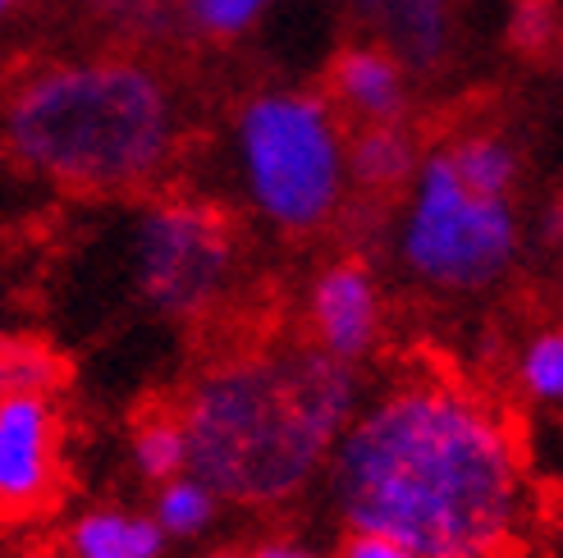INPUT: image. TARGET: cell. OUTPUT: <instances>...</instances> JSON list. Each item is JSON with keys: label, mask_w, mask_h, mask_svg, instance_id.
<instances>
[{"label": "cell", "mask_w": 563, "mask_h": 558, "mask_svg": "<svg viewBox=\"0 0 563 558\" xmlns=\"http://www.w3.org/2000/svg\"><path fill=\"white\" fill-rule=\"evenodd\" d=\"M325 462L353 532L394 536L421 558H499L518 532L514 444L449 384H404L349 416Z\"/></svg>", "instance_id": "1"}, {"label": "cell", "mask_w": 563, "mask_h": 558, "mask_svg": "<svg viewBox=\"0 0 563 558\" xmlns=\"http://www.w3.org/2000/svg\"><path fill=\"white\" fill-rule=\"evenodd\" d=\"M357 403L344 357L279 348L211 371L184 403L188 467L234 504H275L312 481Z\"/></svg>", "instance_id": "2"}, {"label": "cell", "mask_w": 563, "mask_h": 558, "mask_svg": "<svg viewBox=\"0 0 563 558\" xmlns=\"http://www.w3.org/2000/svg\"><path fill=\"white\" fill-rule=\"evenodd\" d=\"M175 97L147 65L78 60L27 78L5 105L19 165L78 192L147 183L175 152Z\"/></svg>", "instance_id": "3"}, {"label": "cell", "mask_w": 563, "mask_h": 558, "mask_svg": "<svg viewBox=\"0 0 563 558\" xmlns=\"http://www.w3.org/2000/svg\"><path fill=\"white\" fill-rule=\"evenodd\" d=\"M239 160L257 211L294 234L325 225L349 183L344 133L307 92L252 97L239 115Z\"/></svg>", "instance_id": "4"}, {"label": "cell", "mask_w": 563, "mask_h": 558, "mask_svg": "<svg viewBox=\"0 0 563 558\" xmlns=\"http://www.w3.org/2000/svg\"><path fill=\"white\" fill-rule=\"evenodd\" d=\"M399 253L408 270L440 289H486L518 257V220L509 198L463 183L449 152L417 165Z\"/></svg>", "instance_id": "5"}, {"label": "cell", "mask_w": 563, "mask_h": 558, "mask_svg": "<svg viewBox=\"0 0 563 558\" xmlns=\"http://www.w3.org/2000/svg\"><path fill=\"white\" fill-rule=\"evenodd\" d=\"M133 266L137 284L161 312H197L230 279L234 243L216 211L192 202H165L137 220Z\"/></svg>", "instance_id": "6"}, {"label": "cell", "mask_w": 563, "mask_h": 558, "mask_svg": "<svg viewBox=\"0 0 563 558\" xmlns=\"http://www.w3.org/2000/svg\"><path fill=\"white\" fill-rule=\"evenodd\" d=\"M55 494V412L37 394L0 399V517L37 513Z\"/></svg>", "instance_id": "7"}, {"label": "cell", "mask_w": 563, "mask_h": 558, "mask_svg": "<svg viewBox=\"0 0 563 558\" xmlns=\"http://www.w3.org/2000/svg\"><path fill=\"white\" fill-rule=\"evenodd\" d=\"M349 10L376 33V42L404 69L431 74L454 42V5L449 0H349Z\"/></svg>", "instance_id": "8"}, {"label": "cell", "mask_w": 563, "mask_h": 558, "mask_svg": "<svg viewBox=\"0 0 563 558\" xmlns=\"http://www.w3.org/2000/svg\"><path fill=\"white\" fill-rule=\"evenodd\" d=\"M312 325H317L321 348L344 357V361H353L372 348L376 325H380V298H376L372 275L357 261H340L317 279Z\"/></svg>", "instance_id": "9"}, {"label": "cell", "mask_w": 563, "mask_h": 558, "mask_svg": "<svg viewBox=\"0 0 563 558\" xmlns=\"http://www.w3.org/2000/svg\"><path fill=\"white\" fill-rule=\"evenodd\" d=\"M330 88L357 120L380 124V120H404L408 105V82L404 65L376 42V46H349L334 55L330 65Z\"/></svg>", "instance_id": "10"}, {"label": "cell", "mask_w": 563, "mask_h": 558, "mask_svg": "<svg viewBox=\"0 0 563 558\" xmlns=\"http://www.w3.org/2000/svg\"><path fill=\"white\" fill-rule=\"evenodd\" d=\"M161 549L165 532L156 526V517H137L120 509L88 513L69 536L74 558H161Z\"/></svg>", "instance_id": "11"}, {"label": "cell", "mask_w": 563, "mask_h": 558, "mask_svg": "<svg viewBox=\"0 0 563 558\" xmlns=\"http://www.w3.org/2000/svg\"><path fill=\"white\" fill-rule=\"evenodd\" d=\"M344 152H349V179H357L362 188H399L417 165V147L399 120L367 124Z\"/></svg>", "instance_id": "12"}, {"label": "cell", "mask_w": 563, "mask_h": 558, "mask_svg": "<svg viewBox=\"0 0 563 558\" xmlns=\"http://www.w3.org/2000/svg\"><path fill=\"white\" fill-rule=\"evenodd\" d=\"M454 170L463 175V183H472L476 192H495V198H509L514 179H518V152L495 133H472L459 137L454 147H444Z\"/></svg>", "instance_id": "13"}, {"label": "cell", "mask_w": 563, "mask_h": 558, "mask_svg": "<svg viewBox=\"0 0 563 558\" xmlns=\"http://www.w3.org/2000/svg\"><path fill=\"white\" fill-rule=\"evenodd\" d=\"M65 380V367L37 339H0V399L5 394H37L46 399Z\"/></svg>", "instance_id": "14"}, {"label": "cell", "mask_w": 563, "mask_h": 558, "mask_svg": "<svg viewBox=\"0 0 563 558\" xmlns=\"http://www.w3.org/2000/svg\"><path fill=\"white\" fill-rule=\"evenodd\" d=\"M133 462L147 481H175L188 471V439H184V422H170V416H156L137 431L133 439Z\"/></svg>", "instance_id": "15"}, {"label": "cell", "mask_w": 563, "mask_h": 558, "mask_svg": "<svg viewBox=\"0 0 563 558\" xmlns=\"http://www.w3.org/2000/svg\"><path fill=\"white\" fill-rule=\"evenodd\" d=\"M216 513V490L197 477H175L165 481L156 499V526L165 536H197Z\"/></svg>", "instance_id": "16"}, {"label": "cell", "mask_w": 563, "mask_h": 558, "mask_svg": "<svg viewBox=\"0 0 563 558\" xmlns=\"http://www.w3.org/2000/svg\"><path fill=\"white\" fill-rule=\"evenodd\" d=\"M522 389L541 403H563V330H545L527 344Z\"/></svg>", "instance_id": "17"}, {"label": "cell", "mask_w": 563, "mask_h": 558, "mask_svg": "<svg viewBox=\"0 0 563 558\" xmlns=\"http://www.w3.org/2000/svg\"><path fill=\"white\" fill-rule=\"evenodd\" d=\"M266 5L271 0H184V19L207 37H239L262 19Z\"/></svg>", "instance_id": "18"}, {"label": "cell", "mask_w": 563, "mask_h": 558, "mask_svg": "<svg viewBox=\"0 0 563 558\" xmlns=\"http://www.w3.org/2000/svg\"><path fill=\"white\" fill-rule=\"evenodd\" d=\"M550 33H554V14H550L545 0H522L518 14H514V42L537 51L550 42Z\"/></svg>", "instance_id": "19"}, {"label": "cell", "mask_w": 563, "mask_h": 558, "mask_svg": "<svg viewBox=\"0 0 563 558\" xmlns=\"http://www.w3.org/2000/svg\"><path fill=\"white\" fill-rule=\"evenodd\" d=\"M106 5L124 23H175V14L184 19V0H106Z\"/></svg>", "instance_id": "20"}, {"label": "cell", "mask_w": 563, "mask_h": 558, "mask_svg": "<svg viewBox=\"0 0 563 558\" xmlns=\"http://www.w3.org/2000/svg\"><path fill=\"white\" fill-rule=\"evenodd\" d=\"M344 558H421V554H412L408 545H399L394 536H380V532H353L344 545Z\"/></svg>", "instance_id": "21"}, {"label": "cell", "mask_w": 563, "mask_h": 558, "mask_svg": "<svg viewBox=\"0 0 563 558\" xmlns=\"http://www.w3.org/2000/svg\"><path fill=\"white\" fill-rule=\"evenodd\" d=\"M252 558H317V554H307V549H298V545H262Z\"/></svg>", "instance_id": "22"}, {"label": "cell", "mask_w": 563, "mask_h": 558, "mask_svg": "<svg viewBox=\"0 0 563 558\" xmlns=\"http://www.w3.org/2000/svg\"><path fill=\"white\" fill-rule=\"evenodd\" d=\"M23 0H0V14H10V10H19Z\"/></svg>", "instance_id": "23"}, {"label": "cell", "mask_w": 563, "mask_h": 558, "mask_svg": "<svg viewBox=\"0 0 563 558\" xmlns=\"http://www.w3.org/2000/svg\"><path fill=\"white\" fill-rule=\"evenodd\" d=\"M211 558H243V554H211Z\"/></svg>", "instance_id": "24"}]
</instances>
